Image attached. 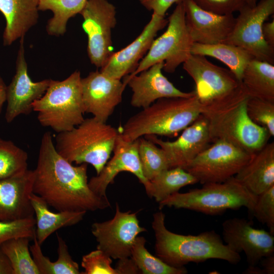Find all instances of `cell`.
Returning <instances> with one entry per match:
<instances>
[{
	"label": "cell",
	"mask_w": 274,
	"mask_h": 274,
	"mask_svg": "<svg viewBox=\"0 0 274 274\" xmlns=\"http://www.w3.org/2000/svg\"><path fill=\"white\" fill-rule=\"evenodd\" d=\"M33 172L32 192L58 211H95L110 207L108 197L89 188L87 164L74 166L61 156L49 131L42 137Z\"/></svg>",
	"instance_id": "obj_1"
},
{
	"label": "cell",
	"mask_w": 274,
	"mask_h": 274,
	"mask_svg": "<svg viewBox=\"0 0 274 274\" xmlns=\"http://www.w3.org/2000/svg\"><path fill=\"white\" fill-rule=\"evenodd\" d=\"M153 217L156 255L170 266L182 267L190 262L199 263L211 259L237 264L241 260L239 254L231 250L214 230L197 235L177 234L166 228L165 215L162 211L156 212Z\"/></svg>",
	"instance_id": "obj_2"
},
{
	"label": "cell",
	"mask_w": 274,
	"mask_h": 274,
	"mask_svg": "<svg viewBox=\"0 0 274 274\" xmlns=\"http://www.w3.org/2000/svg\"><path fill=\"white\" fill-rule=\"evenodd\" d=\"M249 95L243 86L234 95L203 106L211 142L222 140L253 154L263 148L270 136L267 130L254 123L247 111Z\"/></svg>",
	"instance_id": "obj_3"
},
{
	"label": "cell",
	"mask_w": 274,
	"mask_h": 274,
	"mask_svg": "<svg viewBox=\"0 0 274 274\" xmlns=\"http://www.w3.org/2000/svg\"><path fill=\"white\" fill-rule=\"evenodd\" d=\"M202 109L195 93L190 97L161 98L129 118L120 128L128 141L147 135L172 138L191 124Z\"/></svg>",
	"instance_id": "obj_4"
},
{
	"label": "cell",
	"mask_w": 274,
	"mask_h": 274,
	"mask_svg": "<svg viewBox=\"0 0 274 274\" xmlns=\"http://www.w3.org/2000/svg\"><path fill=\"white\" fill-rule=\"evenodd\" d=\"M118 133V129L93 117L69 131L58 133L55 147L72 163L92 165L97 175L110 158Z\"/></svg>",
	"instance_id": "obj_5"
},
{
	"label": "cell",
	"mask_w": 274,
	"mask_h": 274,
	"mask_svg": "<svg viewBox=\"0 0 274 274\" xmlns=\"http://www.w3.org/2000/svg\"><path fill=\"white\" fill-rule=\"evenodd\" d=\"M202 185L200 188L172 194L159 202V209L173 207L218 215L227 210L245 207L252 214L258 195L248 190L234 177L223 182Z\"/></svg>",
	"instance_id": "obj_6"
},
{
	"label": "cell",
	"mask_w": 274,
	"mask_h": 274,
	"mask_svg": "<svg viewBox=\"0 0 274 274\" xmlns=\"http://www.w3.org/2000/svg\"><path fill=\"white\" fill-rule=\"evenodd\" d=\"M81 73L76 71L62 81L51 79L44 95L32 104L41 125L58 133L81 123L85 113Z\"/></svg>",
	"instance_id": "obj_7"
},
{
	"label": "cell",
	"mask_w": 274,
	"mask_h": 274,
	"mask_svg": "<svg viewBox=\"0 0 274 274\" xmlns=\"http://www.w3.org/2000/svg\"><path fill=\"white\" fill-rule=\"evenodd\" d=\"M176 4L167 20L166 30L154 40L136 70L126 76L137 75L162 61L164 62L163 70L168 73H173L191 55V49L194 42L187 27L182 0Z\"/></svg>",
	"instance_id": "obj_8"
},
{
	"label": "cell",
	"mask_w": 274,
	"mask_h": 274,
	"mask_svg": "<svg viewBox=\"0 0 274 274\" xmlns=\"http://www.w3.org/2000/svg\"><path fill=\"white\" fill-rule=\"evenodd\" d=\"M253 154L222 140L200 153L184 169L202 184L221 183L234 177Z\"/></svg>",
	"instance_id": "obj_9"
},
{
	"label": "cell",
	"mask_w": 274,
	"mask_h": 274,
	"mask_svg": "<svg viewBox=\"0 0 274 274\" xmlns=\"http://www.w3.org/2000/svg\"><path fill=\"white\" fill-rule=\"evenodd\" d=\"M231 32L223 42L239 47L254 59L274 64V47L264 41L262 25L274 13V0H260L238 12Z\"/></svg>",
	"instance_id": "obj_10"
},
{
	"label": "cell",
	"mask_w": 274,
	"mask_h": 274,
	"mask_svg": "<svg viewBox=\"0 0 274 274\" xmlns=\"http://www.w3.org/2000/svg\"><path fill=\"white\" fill-rule=\"evenodd\" d=\"M183 68L194 81V91L203 106L225 99L243 87L230 70L213 64L204 56L191 54Z\"/></svg>",
	"instance_id": "obj_11"
},
{
	"label": "cell",
	"mask_w": 274,
	"mask_h": 274,
	"mask_svg": "<svg viewBox=\"0 0 274 274\" xmlns=\"http://www.w3.org/2000/svg\"><path fill=\"white\" fill-rule=\"evenodd\" d=\"M80 14L88 38V56L92 64L101 68L113 52L111 35L117 23L116 8L108 0H87Z\"/></svg>",
	"instance_id": "obj_12"
},
{
	"label": "cell",
	"mask_w": 274,
	"mask_h": 274,
	"mask_svg": "<svg viewBox=\"0 0 274 274\" xmlns=\"http://www.w3.org/2000/svg\"><path fill=\"white\" fill-rule=\"evenodd\" d=\"M138 212H122L116 203L112 219L95 222L91 226V232L98 244L97 249L114 259L130 257L135 239L140 233L147 231L139 225Z\"/></svg>",
	"instance_id": "obj_13"
},
{
	"label": "cell",
	"mask_w": 274,
	"mask_h": 274,
	"mask_svg": "<svg viewBox=\"0 0 274 274\" xmlns=\"http://www.w3.org/2000/svg\"><path fill=\"white\" fill-rule=\"evenodd\" d=\"M222 226L224 243L236 253L244 252L248 266L258 265L262 258L274 254V235L269 231L239 218L228 219Z\"/></svg>",
	"instance_id": "obj_14"
},
{
	"label": "cell",
	"mask_w": 274,
	"mask_h": 274,
	"mask_svg": "<svg viewBox=\"0 0 274 274\" xmlns=\"http://www.w3.org/2000/svg\"><path fill=\"white\" fill-rule=\"evenodd\" d=\"M24 38L20 39L15 74L7 89L5 118L8 123L21 115L30 113L33 111V103L44 95L51 81V79H45L33 82L29 77L25 58Z\"/></svg>",
	"instance_id": "obj_15"
},
{
	"label": "cell",
	"mask_w": 274,
	"mask_h": 274,
	"mask_svg": "<svg viewBox=\"0 0 274 274\" xmlns=\"http://www.w3.org/2000/svg\"><path fill=\"white\" fill-rule=\"evenodd\" d=\"M81 84L85 113L106 123L122 101L125 88L123 82L106 76L100 71H96L82 78Z\"/></svg>",
	"instance_id": "obj_16"
},
{
	"label": "cell",
	"mask_w": 274,
	"mask_h": 274,
	"mask_svg": "<svg viewBox=\"0 0 274 274\" xmlns=\"http://www.w3.org/2000/svg\"><path fill=\"white\" fill-rule=\"evenodd\" d=\"M144 136L162 149L169 168L181 167L184 169L212 142L208 121L202 114L184 129L181 135L174 141H165L155 135Z\"/></svg>",
	"instance_id": "obj_17"
},
{
	"label": "cell",
	"mask_w": 274,
	"mask_h": 274,
	"mask_svg": "<svg viewBox=\"0 0 274 274\" xmlns=\"http://www.w3.org/2000/svg\"><path fill=\"white\" fill-rule=\"evenodd\" d=\"M163 65V61L158 62L137 75L124 77V85H128L132 91V107L144 109L161 98L190 97L195 94L194 90L185 92L176 87L162 74Z\"/></svg>",
	"instance_id": "obj_18"
},
{
	"label": "cell",
	"mask_w": 274,
	"mask_h": 274,
	"mask_svg": "<svg viewBox=\"0 0 274 274\" xmlns=\"http://www.w3.org/2000/svg\"><path fill=\"white\" fill-rule=\"evenodd\" d=\"M167 23L164 17L153 13L139 36L124 48L113 52L100 71L106 76L118 80L133 73L148 51L157 33Z\"/></svg>",
	"instance_id": "obj_19"
},
{
	"label": "cell",
	"mask_w": 274,
	"mask_h": 274,
	"mask_svg": "<svg viewBox=\"0 0 274 274\" xmlns=\"http://www.w3.org/2000/svg\"><path fill=\"white\" fill-rule=\"evenodd\" d=\"M113 149V156L96 176L88 181L90 189L96 195L107 197L108 186L114 182L115 177L122 172H128L135 175L145 186L148 182L144 177L138 154V139L128 141L122 136L119 127Z\"/></svg>",
	"instance_id": "obj_20"
},
{
	"label": "cell",
	"mask_w": 274,
	"mask_h": 274,
	"mask_svg": "<svg viewBox=\"0 0 274 274\" xmlns=\"http://www.w3.org/2000/svg\"><path fill=\"white\" fill-rule=\"evenodd\" d=\"M185 21L194 43L213 44L223 42L234 26L233 14L218 15L206 11L192 0H182Z\"/></svg>",
	"instance_id": "obj_21"
},
{
	"label": "cell",
	"mask_w": 274,
	"mask_h": 274,
	"mask_svg": "<svg viewBox=\"0 0 274 274\" xmlns=\"http://www.w3.org/2000/svg\"><path fill=\"white\" fill-rule=\"evenodd\" d=\"M33 172L0 179V221H11L34 217L29 196L32 193Z\"/></svg>",
	"instance_id": "obj_22"
},
{
	"label": "cell",
	"mask_w": 274,
	"mask_h": 274,
	"mask_svg": "<svg viewBox=\"0 0 274 274\" xmlns=\"http://www.w3.org/2000/svg\"><path fill=\"white\" fill-rule=\"evenodd\" d=\"M234 177L256 195L274 185V142L253 153Z\"/></svg>",
	"instance_id": "obj_23"
},
{
	"label": "cell",
	"mask_w": 274,
	"mask_h": 274,
	"mask_svg": "<svg viewBox=\"0 0 274 274\" xmlns=\"http://www.w3.org/2000/svg\"><path fill=\"white\" fill-rule=\"evenodd\" d=\"M39 0H0V12L6 20L3 39L10 46L26 33L38 21Z\"/></svg>",
	"instance_id": "obj_24"
},
{
	"label": "cell",
	"mask_w": 274,
	"mask_h": 274,
	"mask_svg": "<svg viewBox=\"0 0 274 274\" xmlns=\"http://www.w3.org/2000/svg\"><path fill=\"white\" fill-rule=\"evenodd\" d=\"M29 199L36 215V236L41 246L44 241L58 229L77 224L83 220L86 211H50L47 202L33 192Z\"/></svg>",
	"instance_id": "obj_25"
},
{
	"label": "cell",
	"mask_w": 274,
	"mask_h": 274,
	"mask_svg": "<svg viewBox=\"0 0 274 274\" xmlns=\"http://www.w3.org/2000/svg\"><path fill=\"white\" fill-rule=\"evenodd\" d=\"M241 83L249 96L274 102V65L255 59L246 67Z\"/></svg>",
	"instance_id": "obj_26"
},
{
	"label": "cell",
	"mask_w": 274,
	"mask_h": 274,
	"mask_svg": "<svg viewBox=\"0 0 274 274\" xmlns=\"http://www.w3.org/2000/svg\"><path fill=\"white\" fill-rule=\"evenodd\" d=\"M191 54L214 57L228 67L241 82L244 71L249 63L254 59L244 49L225 43L202 44L194 43L191 49Z\"/></svg>",
	"instance_id": "obj_27"
},
{
	"label": "cell",
	"mask_w": 274,
	"mask_h": 274,
	"mask_svg": "<svg viewBox=\"0 0 274 274\" xmlns=\"http://www.w3.org/2000/svg\"><path fill=\"white\" fill-rule=\"evenodd\" d=\"M197 183V179L192 174L182 168L174 167L162 171L144 187L147 195L159 203L182 187Z\"/></svg>",
	"instance_id": "obj_28"
},
{
	"label": "cell",
	"mask_w": 274,
	"mask_h": 274,
	"mask_svg": "<svg viewBox=\"0 0 274 274\" xmlns=\"http://www.w3.org/2000/svg\"><path fill=\"white\" fill-rule=\"evenodd\" d=\"M87 0H39V11H51L53 16L48 21L46 31L59 37L66 31L68 20L80 14Z\"/></svg>",
	"instance_id": "obj_29"
},
{
	"label": "cell",
	"mask_w": 274,
	"mask_h": 274,
	"mask_svg": "<svg viewBox=\"0 0 274 274\" xmlns=\"http://www.w3.org/2000/svg\"><path fill=\"white\" fill-rule=\"evenodd\" d=\"M58 258L52 262L45 256L40 246H36L31 254L40 274H82L78 264L72 259L68 247L63 238L57 234Z\"/></svg>",
	"instance_id": "obj_30"
},
{
	"label": "cell",
	"mask_w": 274,
	"mask_h": 274,
	"mask_svg": "<svg viewBox=\"0 0 274 274\" xmlns=\"http://www.w3.org/2000/svg\"><path fill=\"white\" fill-rule=\"evenodd\" d=\"M31 238L18 237L9 239L0 248L9 260L13 274H40L30 254L29 248Z\"/></svg>",
	"instance_id": "obj_31"
},
{
	"label": "cell",
	"mask_w": 274,
	"mask_h": 274,
	"mask_svg": "<svg viewBox=\"0 0 274 274\" xmlns=\"http://www.w3.org/2000/svg\"><path fill=\"white\" fill-rule=\"evenodd\" d=\"M146 239L138 236L131 248L130 257L134 261L141 273L143 274H185L188 271L184 267L170 266L157 256L152 255L145 247Z\"/></svg>",
	"instance_id": "obj_32"
},
{
	"label": "cell",
	"mask_w": 274,
	"mask_h": 274,
	"mask_svg": "<svg viewBox=\"0 0 274 274\" xmlns=\"http://www.w3.org/2000/svg\"><path fill=\"white\" fill-rule=\"evenodd\" d=\"M138 154L145 178L149 181L169 166L162 149L145 137L138 139Z\"/></svg>",
	"instance_id": "obj_33"
},
{
	"label": "cell",
	"mask_w": 274,
	"mask_h": 274,
	"mask_svg": "<svg viewBox=\"0 0 274 274\" xmlns=\"http://www.w3.org/2000/svg\"><path fill=\"white\" fill-rule=\"evenodd\" d=\"M27 160L26 152L11 141L0 138V179L25 172Z\"/></svg>",
	"instance_id": "obj_34"
},
{
	"label": "cell",
	"mask_w": 274,
	"mask_h": 274,
	"mask_svg": "<svg viewBox=\"0 0 274 274\" xmlns=\"http://www.w3.org/2000/svg\"><path fill=\"white\" fill-rule=\"evenodd\" d=\"M247 111L254 123L265 128L270 136H274V102L249 96Z\"/></svg>",
	"instance_id": "obj_35"
},
{
	"label": "cell",
	"mask_w": 274,
	"mask_h": 274,
	"mask_svg": "<svg viewBox=\"0 0 274 274\" xmlns=\"http://www.w3.org/2000/svg\"><path fill=\"white\" fill-rule=\"evenodd\" d=\"M35 234L34 217L11 221H0V245L9 239L18 237H27L33 240Z\"/></svg>",
	"instance_id": "obj_36"
},
{
	"label": "cell",
	"mask_w": 274,
	"mask_h": 274,
	"mask_svg": "<svg viewBox=\"0 0 274 274\" xmlns=\"http://www.w3.org/2000/svg\"><path fill=\"white\" fill-rule=\"evenodd\" d=\"M252 214L274 235V185L258 195Z\"/></svg>",
	"instance_id": "obj_37"
},
{
	"label": "cell",
	"mask_w": 274,
	"mask_h": 274,
	"mask_svg": "<svg viewBox=\"0 0 274 274\" xmlns=\"http://www.w3.org/2000/svg\"><path fill=\"white\" fill-rule=\"evenodd\" d=\"M112 263L109 255L97 249L82 257L81 266L84 271L82 274H116Z\"/></svg>",
	"instance_id": "obj_38"
},
{
	"label": "cell",
	"mask_w": 274,
	"mask_h": 274,
	"mask_svg": "<svg viewBox=\"0 0 274 274\" xmlns=\"http://www.w3.org/2000/svg\"><path fill=\"white\" fill-rule=\"evenodd\" d=\"M200 8L218 15L233 14L245 5L243 0H192Z\"/></svg>",
	"instance_id": "obj_39"
},
{
	"label": "cell",
	"mask_w": 274,
	"mask_h": 274,
	"mask_svg": "<svg viewBox=\"0 0 274 274\" xmlns=\"http://www.w3.org/2000/svg\"><path fill=\"white\" fill-rule=\"evenodd\" d=\"M181 0H139L141 4L153 13L164 17L168 9Z\"/></svg>",
	"instance_id": "obj_40"
},
{
	"label": "cell",
	"mask_w": 274,
	"mask_h": 274,
	"mask_svg": "<svg viewBox=\"0 0 274 274\" xmlns=\"http://www.w3.org/2000/svg\"><path fill=\"white\" fill-rule=\"evenodd\" d=\"M118 260L114 267L116 274L141 273L139 267L130 257Z\"/></svg>",
	"instance_id": "obj_41"
},
{
	"label": "cell",
	"mask_w": 274,
	"mask_h": 274,
	"mask_svg": "<svg viewBox=\"0 0 274 274\" xmlns=\"http://www.w3.org/2000/svg\"><path fill=\"white\" fill-rule=\"evenodd\" d=\"M262 33L264 41L269 46L274 47V19L270 22H264L262 25Z\"/></svg>",
	"instance_id": "obj_42"
},
{
	"label": "cell",
	"mask_w": 274,
	"mask_h": 274,
	"mask_svg": "<svg viewBox=\"0 0 274 274\" xmlns=\"http://www.w3.org/2000/svg\"><path fill=\"white\" fill-rule=\"evenodd\" d=\"M265 274L274 273V254L262 258L259 262Z\"/></svg>",
	"instance_id": "obj_43"
},
{
	"label": "cell",
	"mask_w": 274,
	"mask_h": 274,
	"mask_svg": "<svg viewBox=\"0 0 274 274\" xmlns=\"http://www.w3.org/2000/svg\"><path fill=\"white\" fill-rule=\"evenodd\" d=\"M0 274H13L10 262L0 248Z\"/></svg>",
	"instance_id": "obj_44"
},
{
	"label": "cell",
	"mask_w": 274,
	"mask_h": 274,
	"mask_svg": "<svg viewBox=\"0 0 274 274\" xmlns=\"http://www.w3.org/2000/svg\"><path fill=\"white\" fill-rule=\"evenodd\" d=\"M7 89V86L0 76V113L2 110L4 103L6 101Z\"/></svg>",
	"instance_id": "obj_45"
},
{
	"label": "cell",
	"mask_w": 274,
	"mask_h": 274,
	"mask_svg": "<svg viewBox=\"0 0 274 274\" xmlns=\"http://www.w3.org/2000/svg\"><path fill=\"white\" fill-rule=\"evenodd\" d=\"M245 5L253 7L258 3V0H243Z\"/></svg>",
	"instance_id": "obj_46"
}]
</instances>
